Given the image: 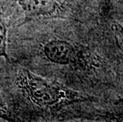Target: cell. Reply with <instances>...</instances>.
<instances>
[{"label": "cell", "mask_w": 123, "mask_h": 122, "mask_svg": "<svg viewBox=\"0 0 123 122\" xmlns=\"http://www.w3.org/2000/svg\"><path fill=\"white\" fill-rule=\"evenodd\" d=\"M12 25L9 11L3 0H0V59H9L8 41L10 27Z\"/></svg>", "instance_id": "6da1fadb"}]
</instances>
